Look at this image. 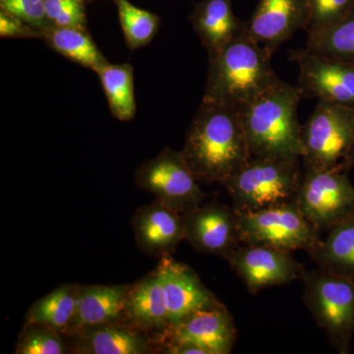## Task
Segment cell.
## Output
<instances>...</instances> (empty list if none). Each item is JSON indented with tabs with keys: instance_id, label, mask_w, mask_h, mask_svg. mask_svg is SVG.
I'll return each instance as SVG.
<instances>
[{
	"instance_id": "1",
	"label": "cell",
	"mask_w": 354,
	"mask_h": 354,
	"mask_svg": "<svg viewBox=\"0 0 354 354\" xmlns=\"http://www.w3.org/2000/svg\"><path fill=\"white\" fill-rule=\"evenodd\" d=\"M181 152L198 183L221 185L252 158L241 109L202 99Z\"/></svg>"
},
{
	"instance_id": "2",
	"label": "cell",
	"mask_w": 354,
	"mask_h": 354,
	"mask_svg": "<svg viewBox=\"0 0 354 354\" xmlns=\"http://www.w3.org/2000/svg\"><path fill=\"white\" fill-rule=\"evenodd\" d=\"M272 55L242 30L216 55L209 57L203 99L241 108L281 80L272 68Z\"/></svg>"
},
{
	"instance_id": "3",
	"label": "cell",
	"mask_w": 354,
	"mask_h": 354,
	"mask_svg": "<svg viewBox=\"0 0 354 354\" xmlns=\"http://www.w3.org/2000/svg\"><path fill=\"white\" fill-rule=\"evenodd\" d=\"M302 97L298 86L281 80L239 108L252 157L302 158V125L297 113Z\"/></svg>"
},
{
	"instance_id": "4",
	"label": "cell",
	"mask_w": 354,
	"mask_h": 354,
	"mask_svg": "<svg viewBox=\"0 0 354 354\" xmlns=\"http://www.w3.org/2000/svg\"><path fill=\"white\" fill-rule=\"evenodd\" d=\"M299 158L252 157L221 185L239 213L295 201L304 176Z\"/></svg>"
},
{
	"instance_id": "5",
	"label": "cell",
	"mask_w": 354,
	"mask_h": 354,
	"mask_svg": "<svg viewBox=\"0 0 354 354\" xmlns=\"http://www.w3.org/2000/svg\"><path fill=\"white\" fill-rule=\"evenodd\" d=\"M302 299L330 346L339 354L351 353L354 334V281L321 269L302 272Z\"/></svg>"
},
{
	"instance_id": "6",
	"label": "cell",
	"mask_w": 354,
	"mask_h": 354,
	"mask_svg": "<svg viewBox=\"0 0 354 354\" xmlns=\"http://www.w3.org/2000/svg\"><path fill=\"white\" fill-rule=\"evenodd\" d=\"M302 141L304 169H344L354 146V109L319 101L302 125Z\"/></svg>"
},
{
	"instance_id": "7",
	"label": "cell",
	"mask_w": 354,
	"mask_h": 354,
	"mask_svg": "<svg viewBox=\"0 0 354 354\" xmlns=\"http://www.w3.org/2000/svg\"><path fill=\"white\" fill-rule=\"evenodd\" d=\"M236 214L241 243L262 244L290 252H308L321 239V232L305 218L295 201Z\"/></svg>"
},
{
	"instance_id": "8",
	"label": "cell",
	"mask_w": 354,
	"mask_h": 354,
	"mask_svg": "<svg viewBox=\"0 0 354 354\" xmlns=\"http://www.w3.org/2000/svg\"><path fill=\"white\" fill-rule=\"evenodd\" d=\"M140 189L150 193L178 213L196 209L208 195L200 187L181 151L165 148L158 156L140 165L135 174Z\"/></svg>"
},
{
	"instance_id": "9",
	"label": "cell",
	"mask_w": 354,
	"mask_h": 354,
	"mask_svg": "<svg viewBox=\"0 0 354 354\" xmlns=\"http://www.w3.org/2000/svg\"><path fill=\"white\" fill-rule=\"evenodd\" d=\"M344 167L304 169L295 201L322 234L354 212V186Z\"/></svg>"
},
{
	"instance_id": "10",
	"label": "cell",
	"mask_w": 354,
	"mask_h": 354,
	"mask_svg": "<svg viewBox=\"0 0 354 354\" xmlns=\"http://www.w3.org/2000/svg\"><path fill=\"white\" fill-rule=\"evenodd\" d=\"M304 97L354 109V64L304 48L290 53Z\"/></svg>"
},
{
	"instance_id": "11",
	"label": "cell",
	"mask_w": 354,
	"mask_h": 354,
	"mask_svg": "<svg viewBox=\"0 0 354 354\" xmlns=\"http://www.w3.org/2000/svg\"><path fill=\"white\" fill-rule=\"evenodd\" d=\"M225 260L252 295L300 279L305 270L290 251L262 244L241 243Z\"/></svg>"
},
{
	"instance_id": "12",
	"label": "cell",
	"mask_w": 354,
	"mask_h": 354,
	"mask_svg": "<svg viewBox=\"0 0 354 354\" xmlns=\"http://www.w3.org/2000/svg\"><path fill=\"white\" fill-rule=\"evenodd\" d=\"M184 241L200 253L225 257L241 245L234 207L218 201L203 203L183 215Z\"/></svg>"
},
{
	"instance_id": "13",
	"label": "cell",
	"mask_w": 354,
	"mask_h": 354,
	"mask_svg": "<svg viewBox=\"0 0 354 354\" xmlns=\"http://www.w3.org/2000/svg\"><path fill=\"white\" fill-rule=\"evenodd\" d=\"M307 0H259L244 29L272 55L299 30H307Z\"/></svg>"
},
{
	"instance_id": "14",
	"label": "cell",
	"mask_w": 354,
	"mask_h": 354,
	"mask_svg": "<svg viewBox=\"0 0 354 354\" xmlns=\"http://www.w3.org/2000/svg\"><path fill=\"white\" fill-rule=\"evenodd\" d=\"M156 271L164 288L171 327L195 312L223 304L204 286L194 270L172 259L171 256L162 258Z\"/></svg>"
},
{
	"instance_id": "15",
	"label": "cell",
	"mask_w": 354,
	"mask_h": 354,
	"mask_svg": "<svg viewBox=\"0 0 354 354\" xmlns=\"http://www.w3.org/2000/svg\"><path fill=\"white\" fill-rule=\"evenodd\" d=\"M237 330L227 307L200 310L160 335L162 344L191 342L202 346L209 354H228L234 351Z\"/></svg>"
},
{
	"instance_id": "16",
	"label": "cell",
	"mask_w": 354,
	"mask_h": 354,
	"mask_svg": "<svg viewBox=\"0 0 354 354\" xmlns=\"http://www.w3.org/2000/svg\"><path fill=\"white\" fill-rule=\"evenodd\" d=\"M131 225L137 245L153 257L171 256L184 241L183 214L158 200L137 209Z\"/></svg>"
},
{
	"instance_id": "17",
	"label": "cell",
	"mask_w": 354,
	"mask_h": 354,
	"mask_svg": "<svg viewBox=\"0 0 354 354\" xmlns=\"http://www.w3.org/2000/svg\"><path fill=\"white\" fill-rule=\"evenodd\" d=\"M129 288L127 285L79 286L75 315L67 335L72 337L87 328L120 321L125 317Z\"/></svg>"
},
{
	"instance_id": "18",
	"label": "cell",
	"mask_w": 354,
	"mask_h": 354,
	"mask_svg": "<svg viewBox=\"0 0 354 354\" xmlns=\"http://www.w3.org/2000/svg\"><path fill=\"white\" fill-rule=\"evenodd\" d=\"M73 353L80 354H145L152 351L143 330L116 322L94 326L76 333Z\"/></svg>"
},
{
	"instance_id": "19",
	"label": "cell",
	"mask_w": 354,
	"mask_h": 354,
	"mask_svg": "<svg viewBox=\"0 0 354 354\" xmlns=\"http://www.w3.org/2000/svg\"><path fill=\"white\" fill-rule=\"evenodd\" d=\"M190 21L209 57L218 53L244 28V22L235 15L232 0H202L193 9Z\"/></svg>"
},
{
	"instance_id": "20",
	"label": "cell",
	"mask_w": 354,
	"mask_h": 354,
	"mask_svg": "<svg viewBox=\"0 0 354 354\" xmlns=\"http://www.w3.org/2000/svg\"><path fill=\"white\" fill-rule=\"evenodd\" d=\"M125 318L138 329L162 334L169 327L164 288L157 271L130 286L125 304Z\"/></svg>"
},
{
	"instance_id": "21",
	"label": "cell",
	"mask_w": 354,
	"mask_h": 354,
	"mask_svg": "<svg viewBox=\"0 0 354 354\" xmlns=\"http://www.w3.org/2000/svg\"><path fill=\"white\" fill-rule=\"evenodd\" d=\"M319 269L354 281V212L308 251Z\"/></svg>"
},
{
	"instance_id": "22",
	"label": "cell",
	"mask_w": 354,
	"mask_h": 354,
	"mask_svg": "<svg viewBox=\"0 0 354 354\" xmlns=\"http://www.w3.org/2000/svg\"><path fill=\"white\" fill-rule=\"evenodd\" d=\"M79 286L64 283L39 298L28 310L24 325L39 324L67 335L75 315Z\"/></svg>"
},
{
	"instance_id": "23",
	"label": "cell",
	"mask_w": 354,
	"mask_h": 354,
	"mask_svg": "<svg viewBox=\"0 0 354 354\" xmlns=\"http://www.w3.org/2000/svg\"><path fill=\"white\" fill-rule=\"evenodd\" d=\"M43 37L53 50L94 71L108 62L82 28L51 25L44 30Z\"/></svg>"
},
{
	"instance_id": "24",
	"label": "cell",
	"mask_w": 354,
	"mask_h": 354,
	"mask_svg": "<svg viewBox=\"0 0 354 354\" xmlns=\"http://www.w3.org/2000/svg\"><path fill=\"white\" fill-rule=\"evenodd\" d=\"M106 93L114 118L127 122L136 113L134 72L130 64H106L95 70Z\"/></svg>"
},
{
	"instance_id": "25",
	"label": "cell",
	"mask_w": 354,
	"mask_h": 354,
	"mask_svg": "<svg viewBox=\"0 0 354 354\" xmlns=\"http://www.w3.org/2000/svg\"><path fill=\"white\" fill-rule=\"evenodd\" d=\"M305 48L354 64V11L339 24L308 34Z\"/></svg>"
},
{
	"instance_id": "26",
	"label": "cell",
	"mask_w": 354,
	"mask_h": 354,
	"mask_svg": "<svg viewBox=\"0 0 354 354\" xmlns=\"http://www.w3.org/2000/svg\"><path fill=\"white\" fill-rule=\"evenodd\" d=\"M115 2L128 46L135 50L150 43L160 25L158 16L133 6L128 0H115Z\"/></svg>"
},
{
	"instance_id": "27",
	"label": "cell",
	"mask_w": 354,
	"mask_h": 354,
	"mask_svg": "<svg viewBox=\"0 0 354 354\" xmlns=\"http://www.w3.org/2000/svg\"><path fill=\"white\" fill-rule=\"evenodd\" d=\"M62 334L48 326L31 324L24 325L19 335L15 354H64L68 348L62 339Z\"/></svg>"
},
{
	"instance_id": "28",
	"label": "cell",
	"mask_w": 354,
	"mask_h": 354,
	"mask_svg": "<svg viewBox=\"0 0 354 354\" xmlns=\"http://www.w3.org/2000/svg\"><path fill=\"white\" fill-rule=\"evenodd\" d=\"M309 24L307 34L321 32L339 24L354 11V0H307Z\"/></svg>"
},
{
	"instance_id": "29",
	"label": "cell",
	"mask_w": 354,
	"mask_h": 354,
	"mask_svg": "<svg viewBox=\"0 0 354 354\" xmlns=\"http://www.w3.org/2000/svg\"><path fill=\"white\" fill-rule=\"evenodd\" d=\"M1 10L43 32L51 26L44 0H0Z\"/></svg>"
},
{
	"instance_id": "30",
	"label": "cell",
	"mask_w": 354,
	"mask_h": 354,
	"mask_svg": "<svg viewBox=\"0 0 354 354\" xmlns=\"http://www.w3.org/2000/svg\"><path fill=\"white\" fill-rule=\"evenodd\" d=\"M0 36L2 38H39L43 32L14 17L10 14L0 12Z\"/></svg>"
},
{
	"instance_id": "31",
	"label": "cell",
	"mask_w": 354,
	"mask_h": 354,
	"mask_svg": "<svg viewBox=\"0 0 354 354\" xmlns=\"http://www.w3.org/2000/svg\"><path fill=\"white\" fill-rule=\"evenodd\" d=\"M78 0H44L46 16L51 25L57 21L60 14Z\"/></svg>"
},
{
	"instance_id": "32",
	"label": "cell",
	"mask_w": 354,
	"mask_h": 354,
	"mask_svg": "<svg viewBox=\"0 0 354 354\" xmlns=\"http://www.w3.org/2000/svg\"><path fill=\"white\" fill-rule=\"evenodd\" d=\"M344 169H346V171L354 169V146L353 147V149H351V152H349L346 160H344Z\"/></svg>"
}]
</instances>
